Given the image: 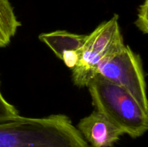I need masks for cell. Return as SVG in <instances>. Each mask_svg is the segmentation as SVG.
Listing matches in <instances>:
<instances>
[{"label":"cell","instance_id":"6da1fadb","mask_svg":"<svg viewBox=\"0 0 148 147\" xmlns=\"http://www.w3.org/2000/svg\"><path fill=\"white\" fill-rule=\"evenodd\" d=\"M92 105L123 133L136 138L148 129V113L121 86L97 74L88 83Z\"/></svg>","mask_w":148,"mask_h":147},{"label":"cell","instance_id":"7a4b0ae2","mask_svg":"<svg viewBox=\"0 0 148 147\" xmlns=\"http://www.w3.org/2000/svg\"><path fill=\"white\" fill-rule=\"evenodd\" d=\"M119 19V16L115 14L86 35L80 49L79 62L72 69V82L75 86H88L97 75V68L101 62L115 54L125 45Z\"/></svg>","mask_w":148,"mask_h":147},{"label":"cell","instance_id":"3957f363","mask_svg":"<svg viewBox=\"0 0 148 147\" xmlns=\"http://www.w3.org/2000/svg\"><path fill=\"white\" fill-rule=\"evenodd\" d=\"M97 74L121 86L148 113V99L143 61L129 46L124 45L115 54L104 59Z\"/></svg>","mask_w":148,"mask_h":147},{"label":"cell","instance_id":"277c9868","mask_svg":"<svg viewBox=\"0 0 148 147\" xmlns=\"http://www.w3.org/2000/svg\"><path fill=\"white\" fill-rule=\"evenodd\" d=\"M77 128L91 147H112L124 134L96 110L82 118Z\"/></svg>","mask_w":148,"mask_h":147},{"label":"cell","instance_id":"5b68a950","mask_svg":"<svg viewBox=\"0 0 148 147\" xmlns=\"http://www.w3.org/2000/svg\"><path fill=\"white\" fill-rule=\"evenodd\" d=\"M85 35L69 33L66 30H56L39 35V40L46 45L59 59L66 52L80 50L85 40Z\"/></svg>","mask_w":148,"mask_h":147},{"label":"cell","instance_id":"8992f818","mask_svg":"<svg viewBox=\"0 0 148 147\" xmlns=\"http://www.w3.org/2000/svg\"><path fill=\"white\" fill-rule=\"evenodd\" d=\"M21 25L10 0H0V48L11 43Z\"/></svg>","mask_w":148,"mask_h":147},{"label":"cell","instance_id":"52a82bcc","mask_svg":"<svg viewBox=\"0 0 148 147\" xmlns=\"http://www.w3.org/2000/svg\"><path fill=\"white\" fill-rule=\"evenodd\" d=\"M1 86V82H0ZM20 115L17 108L8 102L1 94L0 88V121L10 119Z\"/></svg>","mask_w":148,"mask_h":147},{"label":"cell","instance_id":"ba28073f","mask_svg":"<svg viewBox=\"0 0 148 147\" xmlns=\"http://www.w3.org/2000/svg\"><path fill=\"white\" fill-rule=\"evenodd\" d=\"M148 0H145V2L140 6L138 9L137 19L135 22L136 27L144 34L148 33V20H147V10Z\"/></svg>","mask_w":148,"mask_h":147}]
</instances>
